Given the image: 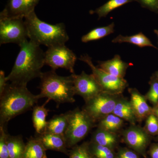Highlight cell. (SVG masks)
Segmentation results:
<instances>
[{
  "mask_svg": "<svg viewBox=\"0 0 158 158\" xmlns=\"http://www.w3.org/2000/svg\"><path fill=\"white\" fill-rule=\"evenodd\" d=\"M19 47V53L6 79L11 83L27 85L30 81L42 75L41 69L45 65V52L40 45L28 40Z\"/></svg>",
  "mask_w": 158,
  "mask_h": 158,
  "instance_id": "6da1fadb",
  "label": "cell"
},
{
  "mask_svg": "<svg viewBox=\"0 0 158 158\" xmlns=\"http://www.w3.org/2000/svg\"><path fill=\"white\" fill-rule=\"evenodd\" d=\"M39 99L27 85L8 84L0 95V127H5L12 118L33 109Z\"/></svg>",
  "mask_w": 158,
  "mask_h": 158,
  "instance_id": "7a4b0ae2",
  "label": "cell"
},
{
  "mask_svg": "<svg viewBox=\"0 0 158 158\" xmlns=\"http://www.w3.org/2000/svg\"><path fill=\"white\" fill-rule=\"evenodd\" d=\"M30 40L48 48L65 44L69 40L63 23L50 24L40 19L35 11L24 18Z\"/></svg>",
  "mask_w": 158,
  "mask_h": 158,
  "instance_id": "3957f363",
  "label": "cell"
},
{
  "mask_svg": "<svg viewBox=\"0 0 158 158\" xmlns=\"http://www.w3.org/2000/svg\"><path fill=\"white\" fill-rule=\"evenodd\" d=\"M40 79L39 98H48L56 102L58 105L75 102L73 85V73L69 76L58 75L56 71L43 72Z\"/></svg>",
  "mask_w": 158,
  "mask_h": 158,
  "instance_id": "277c9868",
  "label": "cell"
},
{
  "mask_svg": "<svg viewBox=\"0 0 158 158\" xmlns=\"http://www.w3.org/2000/svg\"><path fill=\"white\" fill-rule=\"evenodd\" d=\"M95 122L83 110L70 111L67 128L64 134L68 148L76 145L88 135Z\"/></svg>",
  "mask_w": 158,
  "mask_h": 158,
  "instance_id": "5b68a950",
  "label": "cell"
},
{
  "mask_svg": "<svg viewBox=\"0 0 158 158\" xmlns=\"http://www.w3.org/2000/svg\"><path fill=\"white\" fill-rule=\"evenodd\" d=\"M29 38L28 31L23 18L10 17L0 13V44H16L19 46Z\"/></svg>",
  "mask_w": 158,
  "mask_h": 158,
  "instance_id": "8992f818",
  "label": "cell"
},
{
  "mask_svg": "<svg viewBox=\"0 0 158 158\" xmlns=\"http://www.w3.org/2000/svg\"><path fill=\"white\" fill-rule=\"evenodd\" d=\"M79 59L88 64L90 67L92 74L101 86L104 92L113 95H119L122 94L128 85L126 80L124 78L112 75L98 66L94 65L92 59L88 54L81 56Z\"/></svg>",
  "mask_w": 158,
  "mask_h": 158,
  "instance_id": "52a82bcc",
  "label": "cell"
},
{
  "mask_svg": "<svg viewBox=\"0 0 158 158\" xmlns=\"http://www.w3.org/2000/svg\"><path fill=\"white\" fill-rule=\"evenodd\" d=\"M118 96L103 91L85 102L82 109L95 123L100 121L109 114L113 113L118 100Z\"/></svg>",
  "mask_w": 158,
  "mask_h": 158,
  "instance_id": "ba28073f",
  "label": "cell"
},
{
  "mask_svg": "<svg viewBox=\"0 0 158 158\" xmlns=\"http://www.w3.org/2000/svg\"><path fill=\"white\" fill-rule=\"evenodd\" d=\"M45 52V64L52 70L59 68L65 69L72 74L75 73V64L77 60L75 54L65 44L48 48Z\"/></svg>",
  "mask_w": 158,
  "mask_h": 158,
  "instance_id": "9c48e42d",
  "label": "cell"
},
{
  "mask_svg": "<svg viewBox=\"0 0 158 158\" xmlns=\"http://www.w3.org/2000/svg\"><path fill=\"white\" fill-rule=\"evenodd\" d=\"M73 75L75 93L83 98L85 102L103 91L93 74L82 71L81 74L73 73Z\"/></svg>",
  "mask_w": 158,
  "mask_h": 158,
  "instance_id": "30bf717a",
  "label": "cell"
},
{
  "mask_svg": "<svg viewBox=\"0 0 158 158\" xmlns=\"http://www.w3.org/2000/svg\"><path fill=\"white\" fill-rule=\"evenodd\" d=\"M40 0H8L3 9V14L10 17L24 19L35 11V7Z\"/></svg>",
  "mask_w": 158,
  "mask_h": 158,
  "instance_id": "8fae6325",
  "label": "cell"
},
{
  "mask_svg": "<svg viewBox=\"0 0 158 158\" xmlns=\"http://www.w3.org/2000/svg\"><path fill=\"white\" fill-rule=\"evenodd\" d=\"M123 139L130 147L144 155L148 143L146 131L137 127H130L124 132Z\"/></svg>",
  "mask_w": 158,
  "mask_h": 158,
  "instance_id": "7c38bea8",
  "label": "cell"
},
{
  "mask_svg": "<svg viewBox=\"0 0 158 158\" xmlns=\"http://www.w3.org/2000/svg\"><path fill=\"white\" fill-rule=\"evenodd\" d=\"M36 138L41 141L46 150H52L69 155L65 136L52 133L43 132L38 134Z\"/></svg>",
  "mask_w": 158,
  "mask_h": 158,
  "instance_id": "4fadbf2b",
  "label": "cell"
},
{
  "mask_svg": "<svg viewBox=\"0 0 158 158\" xmlns=\"http://www.w3.org/2000/svg\"><path fill=\"white\" fill-rule=\"evenodd\" d=\"M131 94V102L138 120H141L153 113V110L148 104L146 97L135 88L128 89Z\"/></svg>",
  "mask_w": 158,
  "mask_h": 158,
  "instance_id": "5bb4252c",
  "label": "cell"
},
{
  "mask_svg": "<svg viewBox=\"0 0 158 158\" xmlns=\"http://www.w3.org/2000/svg\"><path fill=\"white\" fill-rule=\"evenodd\" d=\"M130 65V63L123 62L119 55H116L110 60L99 61L98 67L112 75L124 78Z\"/></svg>",
  "mask_w": 158,
  "mask_h": 158,
  "instance_id": "9a60e30c",
  "label": "cell"
},
{
  "mask_svg": "<svg viewBox=\"0 0 158 158\" xmlns=\"http://www.w3.org/2000/svg\"><path fill=\"white\" fill-rule=\"evenodd\" d=\"M70 114V111H69L60 115L54 116L47 122L44 132L64 135Z\"/></svg>",
  "mask_w": 158,
  "mask_h": 158,
  "instance_id": "2e32d148",
  "label": "cell"
},
{
  "mask_svg": "<svg viewBox=\"0 0 158 158\" xmlns=\"http://www.w3.org/2000/svg\"><path fill=\"white\" fill-rule=\"evenodd\" d=\"M113 113L131 123H135L138 120L131 102L124 99H118Z\"/></svg>",
  "mask_w": 158,
  "mask_h": 158,
  "instance_id": "e0dca14e",
  "label": "cell"
},
{
  "mask_svg": "<svg viewBox=\"0 0 158 158\" xmlns=\"http://www.w3.org/2000/svg\"><path fill=\"white\" fill-rule=\"evenodd\" d=\"M45 104L41 106H35L33 108L32 120L37 134L44 132L47 124L46 118L48 115L49 110L45 107Z\"/></svg>",
  "mask_w": 158,
  "mask_h": 158,
  "instance_id": "ac0fdd59",
  "label": "cell"
},
{
  "mask_svg": "<svg viewBox=\"0 0 158 158\" xmlns=\"http://www.w3.org/2000/svg\"><path fill=\"white\" fill-rule=\"evenodd\" d=\"M7 144L10 158H23L26 144L21 136H11L7 134Z\"/></svg>",
  "mask_w": 158,
  "mask_h": 158,
  "instance_id": "d6986e66",
  "label": "cell"
},
{
  "mask_svg": "<svg viewBox=\"0 0 158 158\" xmlns=\"http://www.w3.org/2000/svg\"><path fill=\"white\" fill-rule=\"evenodd\" d=\"M45 148L38 138H31L26 144L23 158H47Z\"/></svg>",
  "mask_w": 158,
  "mask_h": 158,
  "instance_id": "ffe728a7",
  "label": "cell"
},
{
  "mask_svg": "<svg viewBox=\"0 0 158 158\" xmlns=\"http://www.w3.org/2000/svg\"><path fill=\"white\" fill-rule=\"evenodd\" d=\"M117 141L115 133L98 128L94 133L91 141L113 149L117 144Z\"/></svg>",
  "mask_w": 158,
  "mask_h": 158,
  "instance_id": "44dd1931",
  "label": "cell"
},
{
  "mask_svg": "<svg viewBox=\"0 0 158 158\" xmlns=\"http://www.w3.org/2000/svg\"><path fill=\"white\" fill-rule=\"evenodd\" d=\"M112 42L114 43H129L139 47H151L157 49L152 44L151 40L141 32L131 36H123L119 35L113 39Z\"/></svg>",
  "mask_w": 158,
  "mask_h": 158,
  "instance_id": "7402d4cb",
  "label": "cell"
},
{
  "mask_svg": "<svg viewBox=\"0 0 158 158\" xmlns=\"http://www.w3.org/2000/svg\"><path fill=\"white\" fill-rule=\"evenodd\" d=\"M115 23L113 22L106 27H99L90 31L81 37L83 43H87L93 40L102 39L105 37L113 34L115 30Z\"/></svg>",
  "mask_w": 158,
  "mask_h": 158,
  "instance_id": "603a6c76",
  "label": "cell"
},
{
  "mask_svg": "<svg viewBox=\"0 0 158 158\" xmlns=\"http://www.w3.org/2000/svg\"><path fill=\"white\" fill-rule=\"evenodd\" d=\"M123 123V119L111 113L99 121L98 128L115 133L121 128Z\"/></svg>",
  "mask_w": 158,
  "mask_h": 158,
  "instance_id": "cb8c5ba5",
  "label": "cell"
},
{
  "mask_svg": "<svg viewBox=\"0 0 158 158\" xmlns=\"http://www.w3.org/2000/svg\"><path fill=\"white\" fill-rule=\"evenodd\" d=\"M134 1L137 0H110L94 11H90V14L95 13L98 15L99 19L106 17L110 12L114 9Z\"/></svg>",
  "mask_w": 158,
  "mask_h": 158,
  "instance_id": "d4e9b609",
  "label": "cell"
},
{
  "mask_svg": "<svg viewBox=\"0 0 158 158\" xmlns=\"http://www.w3.org/2000/svg\"><path fill=\"white\" fill-rule=\"evenodd\" d=\"M90 152L93 158H116L112 148L102 146L94 142L89 143Z\"/></svg>",
  "mask_w": 158,
  "mask_h": 158,
  "instance_id": "484cf974",
  "label": "cell"
},
{
  "mask_svg": "<svg viewBox=\"0 0 158 158\" xmlns=\"http://www.w3.org/2000/svg\"><path fill=\"white\" fill-rule=\"evenodd\" d=\"M69 158H93L90 152L89 143L85 142L80 145L72 148L69 153Z\"/></svg>",
  "mask_w": 158,
  "mask_h": 158,
  "instance_id": "4316f807",
  "label": "cell"
},
{
  "mask_svg": "<svg viewBox=\"0 0 158 158\" xmlns=\"http://www.w3.org/2000/svg\"><path fill=\"white\" fill-rule=\"evenodd\" d=\"M7 134L5 127H0V158H10L7 147Z\"/></svg>",
  "mask_w": 158,
  "mask_h": 158,
  "instance_id": "83f0119b",
  "label": "cell"
},
{
  "mask_svg": "<svg viewBox=\"0 0 158 158\" xmlns=\"http://www.w3.org/2000/svg\"><path fill=\"white\" fill-rule=\"evenodd\" d=\"M145 128L146 132L151 135L158 134V118L153 113L147 117Z\"/></svg>",
  "mask_w": 158,
  "mask_h": 158,
  "instance_id": "f1b7e54d",
  "label": "cell"
},
{
  "mask_svg": "<svg viewBox=\"0 0 158 158\" xmlns=\"http://www.w3.org/2000/svg\"><path fill=\"white\" fill-rule=\"evenodd\" d=\"M150 88L146 94V98L154 104L158 103V81L153 78L150 82Z\"/></svg>",
  "mask_w": 158,
  "mask_h": 158,
  "instance_id": "f546056e",
  "label": "cell"
},
{
  "mask_svg": "<svg viewBox=\"0 0 158 158\" xmlns=\"http://www.w3.org/2000/svg\"><path fill=\"white\" fill-rule=\"evenodd\" d=\"M143 7L153 11H158V0H137Z\"/></svg>",
  "mask_w": 158,
  "mask_h": 158,
  "instance_id": "4dcf8cb0",
  "label": "cell"
},
{
  "mask_svg": "<svg viewBox=\"0 0 158 158\" xmlns=\"http://www.w3.org/2000/svg\"><path fill=\"white\" fill-rule=\"evenodd\" d=\"M116 158H139L138 155L132 151L126 149H122L118 152Z\"/></svg>",
  "mask_w": 158,
  "mask_h": 158,
  "instance_id": "1f68e13d",
  "label": "cell"
},
{
  "mask_svg": "<svg viewBox=\"0 0 158 158\" xmlns=\"http://www.w3.org/2000/svg\"><path fill=\"white\" fill-rule=\"evenodd\" d=\"M7 81L5 72L2 70L0 71V95L3 93L8 85Z\"/></svg>",
  "mask_w": 158,
  "mask_h": 158,
  "instance_id": "d6a6232c",
  "label": "cell"
},
{
  "mask_svg": "<svg viewBox=\"0 0 158 158\" xmlns=\"http://www.w3.org/2000/svg\"><path fill=\"white\" fill-rule=\"evenodd\" d=\"M152 158H158V146L153 147L151 150Z\"/></svg>",
  "mask_w": 158,
  "mask_h": 158,
  "instance_id": "836d02e7",
  "label": "cell"
},
{
  "mask_svg": "<svg viewBox=\"0 0 158 158\" xmlns=\"http://www.w3.org/2000/svg\"><path fill=\"white\" fill-rule=\"evenodd\" d=\"M153 113H154V115H155L157 118H158V105L156 106V107L153 110Z\"/></svg>",
  "mask_w": 158,
  "mask_h": 158,
  "instance_id": "e575fe53",
  "label": "cell"
},
{
  "mask_svg": "<svg viewBox=\"0 0 158 158\" xmlns=\"http://www.w3.org/2000/svg\"><path fill=\"white\" fill-rule=\"evenodd\" d=\"M155 77V78L157 79V80L158 81V71L156 73Z\"/></svg>",
  "mask_w": 158,
  "mask_h": 158,
  "instance_id": "d590c367",
  "label": "cell"
},
{
  "mask_svg": "<svg viewBox=\"0 0 158 158\" xmlns=\"http://www.w3.org/2000/svg\"><path fill=\"white\" fill-rule=\"evenodd\" d=\"M154 33H155V34H156L157 35L158 37V30H155L154 31Z\"/></svg>",
  "mask_w": 158,
  "mask_h": 158,
  "instance_id": "8d00e7d4",
  "label": "cell"
}]
</instances>
